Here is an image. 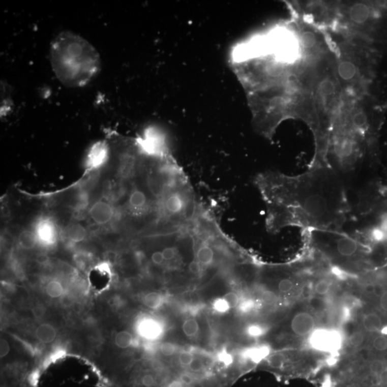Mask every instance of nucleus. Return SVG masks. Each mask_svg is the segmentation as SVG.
I'll return each mask as SVG.
<instances>
[{
    "mask_svg": "<svg viewBox=\"0 0 387 387\" xmlns=\"http://www.w3.org/2000/svg\"><path fill=\"white\" fill-rule=\"evenodd\" d=\"M254 183L265 203L269 233L289 227L343 231L351 209L344 185L332 166H309L296 176L266 171L257 175Z\"/></svg>",
    "mask_w": 387,
    "mask_h": 387,
    "instance_id": "1",
    "label": "nucleus"
},
{
    "mask_svg": "<svg viewBox=\"0 0 387 387\" xmlns=\"http://www.w3.org/2000/svg\"><path fill=\"white\" fill-rule=\"evenodd\" d=\"M50 61L56 78L68 87L85 86L101 71V56L94 45L69 31L52 40Z\"/></svg>",
    "mask_w": 387,
    "mask_h": 387,
    "instance_id": "2",
    "label": "nucleus"
},
{
    "mask_svg": "<svg viewBox=\"0 0 387 387\" xmlns=\"http://www.w3.org/2000/svg\"><path fill=\"white\" fill-rule=\"evenodd\" d=\"M334 152L341 168L353 169L360 157V141L350 133L341 134L335 138Z\"/></svg>",
    "mask_w": 387,
    "mask_h": 387,
    "instance_id": "3",
    "label": "nucleus"
},
{
    "mask_svg": "<svg viewBox=\"0 0 387 387\" xmlns=\"http://www.w3.org/2000/svg\"><path fill=\"white\" fill-rule=\"evenodd\" d=\"M310 344L315 349L323 352H334L341 348L342 344L341 334L332 329H316L310 336Z\"/></svg>",
    "mask_w": 387,
    "mask_h": 387,
    "instance_id": "4",
    "label": "nucleus"
},
{
    "mask_svg": "<svg viewBox=\"0 0 387 387\" xmlns=\"http://www.w3.org/2000/svg\"><path fill=\"white\" fill-rule=\"evenodd\" d=\"M38 243L44 247L53 246L58 239V230L55 222L52 218L43 217L38 219L34 229Z\"/></svg>",
    "mask_w": 387,
    "mask_h": 387,
    "instance_id": "5",
    "label": "nucleus"
},
{
    "mask_svg": "<svg viewBox=\"0 0 387 387\" xmlns=\"http://www.w3.org/2000/svg\"><path fill=\"white\" fill-rule=\"evenodd\" d=\"M110 156V148L106 141H102L94 143L87 154L85 166L89 171H96L101 169L108 162Z\"/></svg>",
    "mask_w": 387,
    "mask_h": 387,
    "instance_id": "6",
    "label": "nucleus"
},
{
    "mask_svg": "<svg viewBox=\"0 0 387 387\" xmlns=\"http://www.w3.org/2000/svg\"><path fill=\"white\" fill-rule=\"evenodd\" d=\"M89 216L98 225H106L114 218L115 210L113 206L105 200H99L91 205Z\"/></svg>",
    "mask_w": 387,
    "mask_h": 387,
    "instance_id": "7",
    "label": "nucleus"
},
{
    "mask_svg": "<svg viewBox=\"0 0 387 387\" xmlns=\"http://www.w3.org/2000/svg\"><path fill=\"white\" fill-rule=\"evenodd\" d=\"M290 327L296 336H311L316 330V320L311 313L302 311L292 317Z\"/></svg>",
    "mask_w": 387,
    "mask_h": 387,
    "instance_id": "8",
    "label": "nucleus"
},
{
    "mask_svg": "<svg viewBox=\"0 0 387 387\" xmlns=\"http://www.w3.org/2000/svg\"><path fill=\"white\" fill-rule=\"evenodd\" d=\"M138 333L145 339H157L162 334V329L157 320L145 318L138 324Z\"/></svg>",
    "mask_w": 387,
    "mask_h": 387,
    "instance_id": "9",
    "label": "nucleus"
},
{
    "mask_svg": "<svg viewBox=\"0 0 387 387\" xmlns=\"http://www.w3.org/2000/svg\"><path fill=\"white\" fill-rule=\"evenodd\" d=\"M349 16L355 23H364L370 18V8L363 3H356L350 9Z\"/></svg>",
    "mask_w": 387,
    "mask_h": 387,
    "instance_id": "10",
    "label": "nucleus"
},
{
    "mask_svg": "<svg viewBox=\"0 0 387 387\" xmlns=\"http://www.w3.org/2000/svg\"><path fill=\"white\" fill-rule=\"evenodd\" d=\"M36 336L40 342L50 344L56 339L57 331L50 324H41L36 329Z\"/></svg>",
    "mask_w": 387,
    "mask_h": 387,
    "instance_id": "11",
    "label": "nucleus"
},
{
    "mask_svg": "<svg viewBox=\"0 0 387 387\" xmlns=\"http://www.w3.org/2000/svg\"><path fill=\"white\" fill-rule=\"evenodd\" d=\"M66 237L73 243H79L87 237L86 229L80 223H72L66 229Z\"/></svg>",
    "mask_w": 387,
    "mask_h": 387,
    "instance_id": "12",
    "label": "nucleus"
},
{
    "mask_svg": "<svg viewBox=\"0 0 387 387\" xmlns=\"http://www.w3.org/2000/svg\"><path fill=\"white\" fill-rule=\"evenodd\" d=\"M17 242H18L19 246L24 250H32L37 245L39 244L36 232L34 230H31V229H24L21 231L19 234Z\"/></svg>",
    "mask_w": 387,
    "mask_h": 387,
    "instance_id": "13",
    "label": "nucleus"
},
{
    "mask_svg": "<svg viewBox=\"0 0 387 387\" xmlns=\"http://www.w3.org/2000/svg\"><path fill=\"white\" fill-rule=\"evenodd\" d=\"M363 325L368 332L374 333L381 332L382 329V320L379 315L375 313H369L366 314L363 318Z\"/></svg>",
    "mask_w": 387,
    "mask_h": 387,
    "instance_id": "14",
    "label": "nucleus"
},
{
    "mask_svg": "<svg viewBox=\"0 0 387 387\" xmlns=\"http://www.w3.org/2000/svg\"><path fill=\"white\" fill-rule=\"evenodd\" d=\"M265 72L269 78H277L283 76L285 68L282 61H271L265 65Z\"/></svg>",
    "mask_w": 387,
    "mask_h": 387,
    "instance_id": "15",
    "label": "nucleus"
},
{
    "mask_svg": "<svg viewBox=\"0 0 387 387\" xmlns=\"http://www.w3.org/2000/svg\"><path fill=\"white\" fill-rule=\"evenodd\" d=\"M338 73L341 79L350 80L354 78L357 73V68L350 61H343L338 66Z\"/></svg>",
    "mask_w": 387,
    "mask_h": 387,
    "instance_id": "16",
    "label": "nucleus"
},
{
    "mask_svg": "<svg viewBox=\"0 0 387 387\" xmlns=\"http://www.w3.org/2000/svg\"><path fill=\"white\" fill-rule=\"evenodd\" d=\"M351 124L355 132L361 135L367 132L368 127V117L364 111H359L353 115Z\"/></svg>",
    "mask_w": 387,
    "mask_h": 387,
    "instance_id": "17",
    "label": "nucleus"
},
{
    "mask_svg": "<svg viewBox=\"0 0 387 387\" xmlns=\"http://www.w3.org/2000/svg\"><path fill=\"white\" fill-rule=\"evenodd\" d=\"M164 299L162 294L152 292L146 294L143 299V304L151 309H159L164 304Z\"/></svg>",
    "mask_w": 387,
    "mask_h": 387,
    "instance_id": "18",
    "label": "nucleus"
},
{
    "mask_svg": "<svg viewBox=\"0 0 387 387\" xmlns=\"http://www.w3.org/2000/svg\"><path fill=\"white\" fill-rule=\"evenodd\" d=\"M64 285L61 282L56 280L49 282L45 287L47 295L52 299L62 297L64 295Z\"/></svg>",
    "mask_w": 387,
    "mask_h": 387,
    "instance_id": "19",
    "label": "nucleus"
},
{
    "mask_svg": "<svg viewBox=\"0 0 387 387\" xmlns=\"http://www.w3.org/2000/svg\"><path fill=\"white\" fill-rule=\"evenodd\" d=\"M115 344L118 348L125 349L130 347L134 341V338H133L132 334L131 333L126 332H121L118 333L115 336Z\"/></svg>",
    "mask_w": 387,
    "mask_h": 387,
    "instance_id": "20",
    "label": "nucleus"
},
{
    "mask_svg": "<svg viewBox=\"0 0 387 387\" xmlns=\"http://www.w3.org/2000/svg\"><path fill=\"white\" fill-rule=\"evenodd\" d=\"M297 280L293 276L283 277L278 283V289L282 293H288L296 285Z\"/></svg>",
    "mask_w": 387,
    "mask_h": 387,
    "instance_id": "21",
    "label": "nucleus"
},
{
    "mask_svg": "<svg viewBox=\"0 0 387 387\" xmlns=\"http://www.w3.org/2000/svg\"><path fill=\"white\" fill-rule=\"evenodd\" d=\"M332 282L329 278H319L314 285L315 292L319 295H325L328 294L332 288Z\"/></svg>",
    "mask_w": 387,
    "mask_h": 387,
    "instance_id": "22",
    "label": "nucleus"
},
{
    "mask_svg": "<svg viewBox=\"0 0 387 387\" xmlns=\"http://www.w3.org/2000/svg\"><path fill=\"white\" fill-rule=\"evenodd\" d=\"M182 329H183V332L186 336H188V337H193L199 331V325H198L197 320L195 319L189 318V319L185 320V323L182 325Z\"/></svg>",
    "mask_w": 387,
    "mask_h": 387,
    "instance_id": "23",
    "label": "nucleus"
},
{
    "mask_svg": "<svg viewBox=\"0 0 387 387\" xmlns=\"http://www.w3.org/2000/svg\"><path fill=\"white\" fill-rule=\"evenodd\" d=\"M301 43L305 48H312L317 43L316 35L311 31H305L301 35Z\"/></svg>",
    "mask_w": 387,
    "mask_h": 387,
    "instance_id": "24",
    "label": "nucleus"
},
{
    "mask_svg": "<svg viewBox=\"0 0 387 387\" xmlns=\"http://www.w3.org/2000/svg\"><path fill=\"white\" fill-rule=\"evenodd\" d=\"M320 95L322 96H329L334 94L335 91V85L334 83L329 80H324L320 83L318 87Z\"/></svg>",
    "mask_w": 387,
    "mask_h": 387,
    "instance_id": "25",
    "label": "nucleus"
},
{
    "mask_svg": "<svg viewBox=\"0 0 387 387\" xmlns=\"http://www.w3.org/2000/svg\"><path fill=\"white\" fill-rule=\"evenodd\" d=\"M285 362V355L282 353H276L270 355L267 359V362L271 367L275 369H279L283 367Z\"/></svg>",
    "mask_w": 387,
    "mask_h": 387,
    "instance_id": "26",
    "label": "nucleus"
},
{
    "mask_svg": "<svg viewBox=\"0 0 387 387\" xmlns=\"http://www.w3.org/2000/svg\"><path fill=\"white\" fill-rule=\"evenodd\" d=\"M373 347L378 351H385L387 350V337L382 335L376 336L373 340Z\"/></svg>",
    "mask_w": 387,
    "mask_h": 387,
    "instance_id": "27",
    "label": "nucleus"
},
{
    "mask_svg": "<svg viewBox=\"0 0 387 387\" xmlns=\"http://www.w3.org/2000/svg\"><path fill=\"white\" fill-rule=\"evenodd\" d=\"M222 299L225 301L227 304L228 305L229 309L237 307L239 305L240 299L237 294L234 292H229L225 294Z\"/></svg>",
    "mask_w": 387,
    "mask_h": 387,
    "instance_id": "28",
    "label": "nucleus"
},
{
    "mask_svg": "<svg viewBox=\"0 0 387 387\" xmlns=\"http://www.w3.org/2000/svg\"><path fill=\"white\" fill-rule=\"evenodd\" d=\"M194 355L189 351H184L180 353L178 356L180 364L184 367H190V364L194 360Z\"/></svg>",
    "mask_w": 387,
    "mask_h": 387,
    "instance_id": "29",
    "label": "nucleus"
},
{
    "mask_svg": "<svg viewBox=\"0 0 387 387\" xmlns=\"http://www.w3.org/2000/svg\"><path fill=\"white\" fill-rule=\"evenodd\" d=\"M349 341L352 346L359 347L364 343V335L362 332H354L350 337Z\"/></svg>",
    "mask_w": 387,
    "mask_h": 387,
    "instance_id": "30",
    "label": "nucleus"
},
{
    "mask_svg": "<svg viewBox=\"0 0 387 387\" xmlns=\"http://www.w3.org/2000/svg\"><path fill=\"white\" fill-rule=\"evenodd\" d=\"M370 369L373 374L379 376L385 369L384 363L381 360L373 361L371 364Z\"/></svg>",
    "mask_w": 387,
    "mask_h": 387,
    "instance_id": "31",
    "label": "nucleus"
},
{
    "mask_svg": "<svg viewBox=\"0 0 387 387\" xmlns=\"http://www.w3.org/2000/svg\"><path fill=\"white\" fill-rule=\"evenodd\" d=\"M214 309L219 313H225L229 311V308L228 305L225 302L223 299H217L213 304Z\"/></svg>",
    "mask_w": 387,
    "mask_h": 387,
    "instance_id": "32",
    "label": "nucleus"
},
{
    "mask_svg": "<svg viewBox=\"0 0 387 387\" xmlns=\"http://www.w3.org/2000/svg\"><path fill=\"white\" fill-rule=\"evenodd\" d=\"M160 351L165 356H171L176 352V346L171 343H164L161 345Z\"/></svg>",
    "mask_w": 387,
    "mask_h": 387,
    "instance_id": "33",
    "label": "nucleus"
},
{
    "mask_svg": "<svg viewBox=\"0 0 387 387\" xmlns=\"http://www.w3.org/2000/svg\"><path fill=\"white\" fill-rule=\"evenodd\" d=\"M141 384L143 387H154L156 385L155 377L151 374H145L141 378Z\"/></svg>",
    "mask_w": 387,
    "mask_h": 387,
    "instance_id": "34",
    "label": "nucleus"
},
{
    "mask_svg": "<svg viewBox=\"0 0 387 387\" xmlns=\"http://www.w3.org/2000/svg\"><path fill=\"white\" fill-rule=\"evenodd\" d=\"M151 260L152 263L156 265H162L164 262V257H163L162 250H157L154 251L151 255Z\"/></svg>",
    "mask_w": 387,
    "mask_h": 387,
    "instance_id": "35",
    "label": "nucleus"
},
{
    "mask_svg": "<svg viewBox=\"0 0 387 387\" xmlns=\"http://www.w3.org/2000/svg\"><path fill=\"white\" fill-rule=\"evenodd\" d=\"M204 364L202 362V360H199V359L194 358L193 362L190 364L189 369H190L192 372H201L204 369Z\"/></svg>",
    "mask_w": 387,
    "mask_h": 387,
    "instance_id": "36",
    "label": "nucleus"
},
{
    "mask_svg": "<svg viewBox=\"0 0 387 387\" xmlns=\"http://www.w3.org/2000/svg\"><path fill=\"white\" fill-rule=\"evenodd\" d=\"M10 345L5 339H1L0 341V357L4 358L10 352Z\"/></svg>",
    "mask_w": 387,
    "mask_h": 387,
    "instance_id": "37",
    "label": "nucleus"
},
{
    "mask_svg": "<svg viewBox=\"0 0 387 387\" xmlns=\"http://www.w3.org/2000/svg\"><path fill=\"white\" fill-rule=\"evenodd\" d=\"M266 353H267V351H266V350L262 349V348H256V349L253 350V351H251V353H250V354H251V358L253 359V360H257L262 358V357L264 355H265Z\"/></svg>",
    "mask_w": 387,
    "mask_h": 387,
    "instance_id": "38",
    "label": "nucleus"
},
{
    "mask_svg": "<svg viewBox=\"0 0 387 387\" xmlns=\"http://www.w3.org/2000/svg\"><path fill=\"white\" fill-rule=\"evenodd\" d=\"M61 304L66 308L71 307L73 304V299L68 295H63V296L61 297Z\"/></svg>",
    "mask_w": 387,
    "mask_h": 387,
    "instance_id": "39",
    "label": "nucleus"
},
{
    "mask_svg": "<svg viewBox=\"0 0 387 387\" xmlns=\"http://www.w3.org/2000/svg\"><path fill=\"white\" fill-rule=\"evenodd\" d=\"M33 313L36 318H42L45 314V308L42 306H37L33 309Z\"/></svg>",
    "mask_w": 387,
    "mask_h": 387,
    "instance_id": "40",
    "label": "nucleus"
},
{
    "mask_svg": "<svg viewBox=\"0 0 387 387\" xmlns=\"http://www.w3.org/2000/svg\"><path fill=\"white\" fill-rule=\"evenodd\" d=\"M380 306L383 311H387V290L381 294L380 297Z\"/></svg>",
    "mask_w": 387,
    "mask_h": 387,
    "instance_id": "41",
    "label": "nucleus"
},
{
    "mask_svg": "<svg viewBox=\"0 0 387 387\" xmlns=\"http://www.w3.org/2000/svg\"><path fill=\"white\" fill-rule=\"evenodd\" d=\"M262 330L258 326H251L248 329V333L252 336H258L261 334Z\"/></svg>",
    "mask_w": 387,
    "mask_h": 387,
    "instance_id": "42",
    "label": "nucleus"
},
{
    "mask_svg": "<svg viewBox=\"0 0 387 387\" xmlns=\"http://www.w3.org/2000/svg\"><path fill=\"white\" fill-rule=\"evenodd\" d=\"M380 381L383 384H387V369H385L379 375Z\"/></svg>",
    "mask_w": 387,
    "mask_h": 387,
    "instance_id": "43",
    "label": "nucleus"
},
{
    "mask_svg": "<svg viewBox=\"0 0 387 387\" xmlns=\"http://www.w3.org/2000/svg\"><path fill=\"white\" fill-rule=\"evenodd\" d=\"M381 334L382 335L386 336L387 337V326L383 327L381 331Z\"/></svg>",
    "mask_w": 387,
    "mask_h": 387,
    "instance_id": "44",
    "label": "nucleus"
}]
</instances>
